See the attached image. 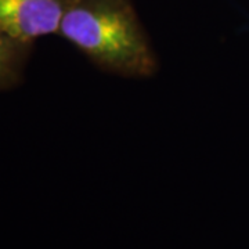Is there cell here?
I'll return each mask as SVG.
<instances>
[{
    "instance_id": "obj_1",
    "label": "cell",
    "mask_w": 249,
    "mask_h": 249,
    "mask_svg": "<svg viewBox=\"0 0 249 249\" xmlns=\"http://www.w3.org/2000/svg\"><path fill=\"white\" fill-rule=\"evenodd\" d=\"M98 70L151 78L158 57L130 0H68L58 34Z\"/></svg>"
},
{
    "instance_id": "obj_2",
    "label": "cell",
    "mask_w": 249,
    "mask_h": 249,
    "mask_svg": "<svg viewBox=\"0 0 249 249\" xmlns=\"http://www.w3.org/2000/svg\"><path fill=\"white\" fill-rule=\"evenodd\" d=\"M68 0H0V34L34 43L58 34Z\"/></svg>"
},
{
    "instance_id": "obj_3",
    "label": "cell",
    "mask_w": 249,
    "mask_h": 249,
    "mask_svg": "<svg viewBox=\"0 0 249 249\" xmlns=\"http://www.w3.org/2000/svg\"><path fill=\"white\" fill-rule=\"evenodd\" d=\"M32 49L34 43L0 34V91L14 89L24 80Z\"/></svg>"
}]
</instances>
